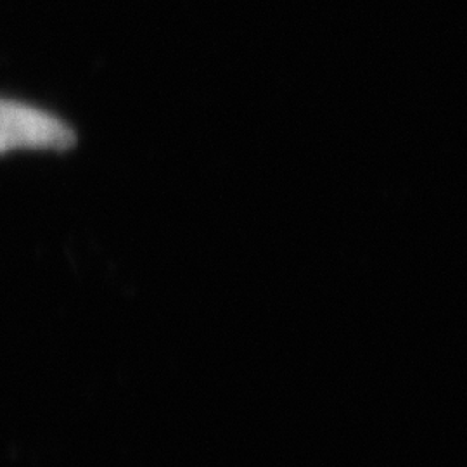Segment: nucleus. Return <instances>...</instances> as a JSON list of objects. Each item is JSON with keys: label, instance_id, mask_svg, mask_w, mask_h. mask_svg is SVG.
Here are the masks:
<instances>
[{"label": "nucleus", "instance_id": "1", "mask_svg": "<svg viewBox=\"0 0 467 467\" xmlns=\"http://www.w3.org/2000/svg\"><path fill=\"white\" fill-rule=\"evenodd\" d=\"M77 135L61 118L19 100L0 99V154L16 150H67Z\"/></svg>", "mask_w": 467, "mask_h": 467}]
</instances>
